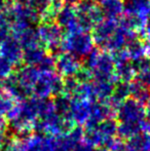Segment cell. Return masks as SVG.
I'll return each instance as SVG.
<instances>
[{"label":"cell","instance_id":"obj_25","mask_svg":"<svg viewBox=\"0 0 150 151\" xmlns=\"http://www.w3.org/2000/svg\"><path fill=\"white\" fill-rule=\"evenodd\" d=\"M81 82L75 77V76H69L64 78V91L63 93L69 96L70 98H73L76 96L79 88V86Z\"/></svg>","mask_w":150,"mask_h":151},{"label":"cell","instance_id":"obj_15","mask_svg":"<svg viewBox=\"0 0 150 151\" xmlns=\"http://www.w3.org/2000/svg\"><path fill=\"white\" fill-rule=\"evenodd\" d=\"M100 7L105 18L119 20L123 14L124 4L122 0H101Z\"/></svg>","mask_w":150,"mask_h":151},{"label":"cell","instance_id":"obj_7","mask_svg":"<svg viewBox=\"0 0 150 151\" xmlns=\"http://www.w3.org/2000/svg\"><path fill=\"white\" fill-rule=\"evenodd\" d=\"M118 25H119V20L104 18L100 23H98L94 27L92 36H93V39H94L95 45L99 50H105L106 44L108 43L112 34L117 29Z\"/></svg>","mask_w":150,"mask_h":151},{"label":"cell","instance_id":"obj_8","mask_svg":"<svg viewBox=\"0 0 150 151\" xmlns=\"http://www.w3.org/2000/svg\"><path fill=\"white\" fill-rule=\"evenodd\" d=\"M56 71L63 78L75 76L82 68L81 62L78 57L68 52H62L55 58Z\"/></svg>","mask_w":150,"mask_h":151},{"label":"cell","instance_id":"obj_3","mask_svg":"<svg viewBox=\"0 0 150 151\" xmlns=\"http://www.w3.org/2000/svg\"><path fill=\"white\" fill-rule=\"evenodd\" d=\"M95 48L94 39L88 31L78 28L67 31L62 40V50L73 54L78 58H86Z\"/></svg>","mask_w":150,"mask_h":151},{"label":"cell","instance_id":"obj_23","mask_svg":"<svg viewBox=\"0 0 150 151\" xmlns=\"http://www.w3.org/2000/svg\"><path fill=\"white\" fill-rule=\"evenodd\" d=\"M55 110L60 116L63 117H71V98L65 93L57 96L54 100Z\"/></svg>","mask_w":150,"mask_h":151},{"label":"cell","instance_id":"obj_9","mask_svg":"<svg viewBox=\"0 0 150 151\" xmlns=\"http://www.w3.org/2000/svg\"><path fill=\"white\" fill-rule=\"evenodd\" d=\"M55 137L43 134H28L21 140L23 151H54Z\"/></svg>","mask_w":150,"mask_h":151},{"label":"cell","instance_id":"obj_11","mask_svg":"<svg viewBox=\"0 0 150 151\" xmlns=\"http://www.w3.org/2000/svg\"><path fill=\"white\" fill-rule=\"evenodd\" d=\"M92 103V101L84 99V98H71L70 115L75 123H77L78 125H85L90 115Z\"/></svg>","mask_w":150,"mask_h":151},{"label":"cell","instance_id":"obj_26","mask_svg":"<svg viewBox=\"0 0 150 151\" xmlns=\"http://www.w3.org/2000/svg\"><path fill=\"white\" fill-rule=\"evenodd\" d=\"M135 79L138 80L142 84H144L146 88H148L150 90V67L148 69L144 70V71L137 73L136 76H135Z\"/></svg>","mask_w":150,"mask_h":151},{"label":"cell","instance_id":"obj_19","mask_svg":"<svg viewBox=\"0 0 150 151\" xmlns=\"http://www.w3.org/2000/svg\"><path fill=\"white\" fill-rule=\"evenodd\" d=\"M124 50H126V54L132 62L146 57V45L139 37L128 42Z\"/></svg>","mask_w":150,"mask_h":151},{"label":"cell","instance_id":"obj_14","mask_svg":"<svg viewBox=\"0 0 150 151\" xmlns=\"http://www.w3.org/2000/svg\"><path fill=\"white\" fill-rule=\"evenodd\" d=\"M48 54L50 52H47L42 44H38L36 46L23 50V62L26 65L37 68Z\"/></svg>","mask_w":150,"mask_h":151},{"label":"cell","instance_id":"obj_20","mask_svg":"<svg viewBox=\"0 0 150 151\" xmlns=\"http://www.w3.org/2000/svg\"><path fill=\"white\" fill-rule=\"evenodd\" d=\"M144 122V121H143ZM142 123H128V122H118L117 136L120 139H131L134 136L143 132Z\"/></svg>","mask_w":150,"mask_h":151},{"label":"cell","instance_id":"obj_17","mask_svg":"<svg viewBox=\"0 0 150 151\" xmlns=\"http://www.w3.org/2000/svg\"><path fill=\"white\" fill-rule=\"evenodd\" d=\"M11 35L19 41L23 50L36 46L38 44H41L39 41V38H38L36 29H33L32 27H28L22 31L12 33Z\"/></svg>","mask_w":150,"mask_h":151},{"label":"cell","instance_id":"obj_24","mask_svg":"<svg viewBox=\"0 0 150 151\" xmlns=\"http://www.w3.org/2000/svg\"><path fill=\"white\" fill-rule=\"evenodd\" d=\"M17 102L18 101H16L11 96H9L8 93H6L4 91L0 96V116H2V117L7 116V114L16 106Z\"/></svg>","mask_w":150,"mask_h":151},{"label":"cell","instance_id":"obj_30","mask_svg":"<svg viewBox=\"0 0 150 151\" xmlns=\"http://www.w3.org/2000/svg\"><path fill=\"white\" fill-rule=\"evenodd\" d=\"M63 4H68V5H76L79 2V0H61Z\"/></svg>","mask_w":150,"mask_h":151},{"label":"cell","instance_id":"obj_22","mask_svg":"<svg viewBox=\"0 0 150 151\" xmlns=\"http://www.w3.org/2000/svg\"><path fill=\"white\" fill-rule=\"evenodd\" d=\"M130 88H131V98L137 100L140 103L144 104L150 97V90L148 88L139 82L138 80L130 82Z\"/></svg>","mask_w":150,"mask_h":151},{"label":"cell","instance_id":"obj_2","mask_svg":"<svg viewBox=\"0 0 150 151\" xmlns=\"http://www.w3.org/2000/svg\"><path fill=\"white\" fill-rule=\"evenodd\" d=\"M120 24L140 32L150 22V0H124Z\"/></svg>","mask_w":150,"mask_h":151},{"label":"cell","instance_id":"obj_5","mask_svg":"<svg viewBox=\"0 0 150 151\" xmlns=\"http://www.w3.org/2000/svg\"><path fill=\"white\" fill-rule=\"evenodd\" d=\"M75 8L79 27L84 31L90 32L93 30L94 27L105 18L100 5H97V3L82 0L76 4Z\"/></svg>","mask_w":150,"mask_h":151},{"label":"cell","instance_id":"obj_28","mask_svg":"<svg viewBox=\"0 0 150 151\" xmlns=\"http://www.w3.org/2000/svg\"><path fill=\"white\" fill-rule=\"evenodd\" d=\"M143 132L150 135V119H145L143 122Z\"/></svg>","mask_w":150,"mask_h":151},{"label":"cell","instance_id":"obj_10","mask_svg":"<svg viewBox=\"0 0 150 151\" xmlns=\"http://www.w3.org/2000/svg\"><path fill=\"white\" fill-rule=\"evenodd\" d=\"M55 22L66 32L80 28L79 24H78L75 5L62 4L56 14Z\"/></svg>","mask_w":150,"mask_h":151},{"label":"cell","instance_id":"obj_33","mask_svg":"<svg viewBox=\"0 0 150 151\" xmlns=\"http://www.w3.org/2000/svg\"><path fill=\"white\" fill-rule=\"evenodd\" d=\"M8 1H10V0H0V2H5V3H7Z\"/></svg>","mask_w":150,"mask_h":151},{"label":"cell","instance_id":"obj_12","mask_svg":"<svg viewBox=\"0 0 150 151\" xmlns=\"http://www.w3.org/2000/svg\"><path fill=\"white\" fill-rule=\"evenodd\" d=\"M0 56L8 60L14 66H19L23 62V48L12 35L0 43Z\"/></svg>","mask_w":150,"mask_h":151},{"label":"cell","instance_id":"obj_13","mask_svg":"<svg viewBox=\"0 0 150 151\" xmlns=\"http://www.w3.org/2000/svg\"><path fill=\"white\" fill-rule=\"evenodd\" d=\"M16 75L20 83L32 97V88L36 83L38 77L40 75V71L38 68L33 67V66L25 65L24 67L20 68L16 72Z\"/></svg>","mask_w":150,"mask_h":151},{"label":"cell","instance_id":"obj_18","mask_svg":"<svg viewBox=\"0 0 150 151\" xmlns=\"http://www.w3.org/2000/svg\"><path fill=\"white\" fill-rule=\"evenodd\" d=\"M131 97V88H130V82L126 81H117L114 86L113 91L111 97L109 98L108 102L112 106L114 109L118 107L120 103L126 101V99Z\"/></svg>","mask_w":150,"mask_h":151},{"label":"cell","instance_id":"obj_1","mask_svg":"<svg viewBox=\"0 0 150 151\" xmlns=\"http://www.w3.org/2000/svg\"><path fill=\"white\" fill-rule=\"evenodd\" d=\"M85 68L90 72L94 80L118 81L115 75V63L113 56L106 50L94 48L85 58Z\"/></svg>","mask_w":150,"mask_h":151},{"label":"cell","instance_id":"obj_27","mask_svg":"<svg viewBox=\"0 0 150 151\" xmlns=\"http://www.w3.org/2000/svg\"><path fill=\"white\" fill-rule=\"evenodd\" d=\"M73 151H102L99 147H96V146H93L90 144H88V142L81 141L80 143H78L76 145V147L74 148Z\"/></svg>","mask_w":150,"mask_h":151},{"label":"cell","instance_id":"obj_31","mask_svg":"<svg viewBox=\"0 0 150 151\" xmlns=\"http://www.w3.org/2000/svg\"><path fill=\"white\" fill-rule=\"evenodd\" d=\"M84 1H88V2H93V3H98L101 0H84Z\"/></svg>","mask_w":150,"mask_h":151},{"label":"cell","instance_id":"obj_6","mask_svg":"<svg viewBox=\"0 0 150 151\" xmlns=\"http://www.w3.org/2000/svg\"><path fill=\"white\" fill-rule=\"evenodd\" d=\"M115 115L118 122L142 123L146 119L144 104L133 98H128L120 103L115 110Z\"/></svg>","mask_w":150,"mask_h":151},{"label":"cell","instance_id":"obj_21","mask_svg":"<svg viewBox=\"0 0 150 151\" xmlns=\"http://www.w3.org/2000/svg\"><path fill=\"white\" fill-rule=\"evenodd\" d=\"M117 127H118V121L113 117L106 118V119L101 121V122L97 125V127H98L100 134L102 135L104 141L106 139H108V138L115 137V136L117 135Z\"/></svg>","mask_w":150,"mask_h":151},{"label":"cell","instance_id":"obj_29","mask_svg":"<svg viewBox=\"0 0 150 151\" xmlns=\"http://www.w3.org/2000/svg\"><path fill=\"white\" fill-rule=\"evenodd\" d=\"M145 113H146V118L147 119H150V97L149 99L146 101L145 103Z\"/></svg>","mask_w":150,"mask_h":151},{"label":"cell","instance_id":"obj_4","mask_svg":"<svg viewBox=\"0 0 150 151\" xmlns=\"http://www.w3.org/2000/svg\"><path fill=\"white\" fill-rule=\"evenodd\" d=\"M39 41L52 56L62 52V40L64 37L63 29L55 21H41L36 29Z\"/></svg>","mask_w":150,"mask_h":151},{"label":"cell","instance_id":"obj_32","mask_svg":"<svg viewBox=\"0 0 150 151\" xmlns=\"http://www.w3.org/2000/svg\"><path fill=\"white\" fill-rule=\"evenodd\" d=\"M4 93V90H3V88H2V86H0V96L2 95V93Z\"/></svg>","mask_w":150,"mask_h":151},{"label":"cell","instance_id":"obj_16","mask_svg":"<svg viewBox=\"0 0 150 151\" xmlns=\"http://www.w3.org/2000/svg\"><path fill=\"white\" fill-rule=\"evenodd\" d=\"M116 82L109 80H93L92 88L95 101H107L112 95Z\"/></svg>","mask_w":150,"mask_h":151}]
</instances>
